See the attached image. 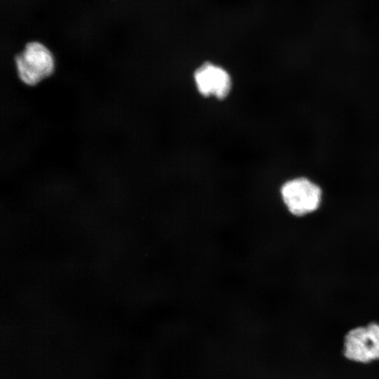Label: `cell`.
<instances>
[{
  "instance_id": "3957f363",
  "label": "cell",
  "mask_w": 379,
  "mask_h": 379,
  "mask_svg": "<svg viewBox=\"0 0 379 379\" xmlns=\"http://www.w3.org/2000/svg\"><path fill=\"white\" fill-rule=\"evenodd\" d=\"M343 353L356 363L379 360V322L370 321L350 329L343 340Z\"/></svg>"
},
{
  "instance_id": "7a4b0ae2",
  "label": "cell",
  "mask_w": 379,
  "mask_h": 379,
  "mask_svg": "<svg viewBox=\"0 0 379 379\" xmlns=\"http://www.w3.org/2000/svg\"><path fill=\"white\" fill-rule=\"evenodd\" d=\"M17 76L25 84L35 86L49 77L55 69V58L46 44L30 40L13 56Z\"/></svg>"
},
{
  "instance_id": "277c9868",
  "label": "cell",
  "mask_w": 379,
  "mask_h": 379,
  "mask_svg": "<svg viewBox=\"0 0 379 379\" xmlns=\"http://www.w3.org/2000/svg\"><path fill=\"white\" fill-rule=\"evenodd\" d=\"M194 79L198 91L204 96L213 95L224 99L229 95L232 87L228 72L211 62L199 66L194 72Z\"/></svg>"
},
{
  "instance_id": "6da1fadb",
  "label": "cell",
  "mask_w": 379,
  "mask_h": 379,
  "mask_svg": "<svg viewBox=\"0 0 379 379\" xmlns=\"http://www.w3.org/2000/svg\"><path fill=\"white\" fill-rule=\"evenodd\" d=\"M281 201L288 213L298 218L318 212L324 201V189L314 178L299 175L286 180L279 190Z\"/></svg>"
}]
</instances>
